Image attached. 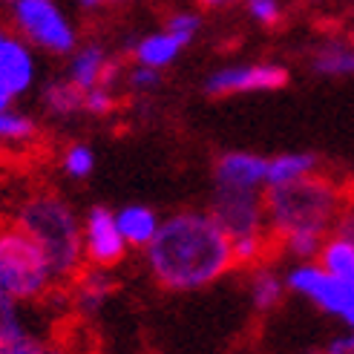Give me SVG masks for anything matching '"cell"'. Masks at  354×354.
<instances>
[{
	"label": "cell",
	"instance_id": "6da1fadb",
	"mask_svg": "<svg viewBox=\"0 0 354 354\" xmlns=\"http://www.w3.org/2000/svg\"><path fill=\"white\" fill-rule=\"evenodd\" d=\"M145 262L150 277L167 291H196L236 268L234 239L214 216L196 210H185L158 225L145 248Z\"/></svg>",
	"mask_w": 354,
	"mask_h": 354
},
{
	"label": "cell",
	"instance_id": "7a4b0ae2",
	"mask_svg": "<svg viewBox=\"0 0 354 354\" xmlns=\"http://www.w3.org/2000/svg\"><path fill=\"white\" fill-rule=\"evenodd\" d=\"M9 222H15L26 236L38 242V248L52 265V274L61 282V288L86 265L84 225L75 214V207L58 190L49 187L29 190L15 205Z\"/></svg>",
	"mask_w": 354,
	"mask_h": 354
},
{
	"label": "cell",
	"instance_id": "3957f363",
	"mask_svg": "<svg viewBox=\"0 0 354 354\" xmlns=\"http://www.w3.org/2000/svg\"><path fill=\"white\" fill-rule=\"evenodd\" d=\"M262 202H265V219H268V234L277 245L288 234L326 236V231L340 214L343 190L328 176L308 173L286 185H268Z\"/></svg>",
	"mask_w": 354,
	"mask_h": 354
},
{
	"label": "cell",
	"instance_id": "277c9868",
	"mask_svg": "<svg viewBox=\"0 0 354 354\" xmlns=\"http://www.w3.org/2000/svg\"><path fill=\"white\" fill-rule=\"evenodd\" d=\"M61 288L46 254L15 222H0V291L17 303H44Z\"/></svg>",
	"mask_w": 354,
	"mask_h": 354
},
{
	"label": "cell",
	"instance_id": "5b68a950",
	"mask_svg": "<svg viewBox=\"0 0 354 354\" xmlns=\"http://www.w3.org/2000/svg\"><path fill=\"white\" fill-rule=\"evenodd\" d=\"M9 24L32 49L49 55H73L78 49V32L55 0H15Z\"/></svg>",
	"mask_w": 354,
	"mask_h": 354
},
{
	"label": "cell",
	"instance_id": "8992f818",
	"mask_svg": "<svg viewBox=\"0 0 354 354\" xmlns=\"http://www.w3.org/2000/svg\"><path fill=\"white\" fill-rule=\"evenodd\" d=\"M210 216H214L222 231L231 239L259 236L268 231L265 219V202L257 187H222L216 185L214 202H210Z\"/></svg>",
	"mask_w": 354,
	"mask_h": 354
},
{
	"label": "cell",
	"instance_id": "52a82bcc",
	"mask_svg": "<svg viewBox=\"0 0 354 354\" xmlns=\"http://www.w3.org/2000/svg\"><path fill=\"white\" fill-rule=\"evenodd\" d=\"M84 225V259L86 265H98V268H115V265L127 257V242H124L115 214L104 205H93L81 219Z\"/></svg>",
	"mask_w": 354,
	"mask_h": 354
},
{
	"label": "cell",
	"instance_id": "ba28073f",
	"mask_svg": "<svg viewBox=\"0 0 354 354\" xmlns=\"http://www.w3.org/2000/svg\"><path fill=\"white\" fill-rule=\"evenodd\" d=\"M291 75L279 64H248V66H231L219 69L205 81V93L210 98H225L236 93H271L288 86Z\"/></svg>",
	"mask_w": 354,
	"mask_h": 354
},
{
	"label": "cell",
	"instance_id": "9c48e42d",
	"mask_svg": "<svg viewBox=\"0 0 354 354\" xmlns=\"http://www.w3.org/2000/svg\"><path fill=\"white\" fill-rule=\"evenodd\" d=\"M124 75V64L121 58L110 55L98 41L81 44L73 55H69V66H66V78L75 81L81 90H93V86H113L121 81Z\"/></svg>",
	"mask_w": 354,
	"mask_h": 354
},
{
	"label": "cell",
	"instance_id": "30bf717a",
	"mask_svg": "<svg viewBox=\"0 0 354 354\" xmlns=\"http://www.w3.org/2000/svg\"><path fill=\"white\" fill-rule=\"evenodd\" d=\"M286 286L297 294H303L308 299H314L317 306L328 314H337L343 311V306L348 303V294L354 282H343L337 277H331L328 271L317 268V265H299L286 277Z\"/></svg>",
	"mask_w": 354,
	"mask_h": 354
},
{
	"label": "cell",
	"instance_id": "8fae6325",
	"mask_svg": "<svg viewBox=\"0 0 354 354\" xmlns=\"http://www.w3.org/2000/svg\"><path fill=\"white\" fill-rule=\"evenodd\" d=\"M35 78H38V64L32 46L17 35H9L0 46V86L17 101L32 90Z\"/></svg>",
	"mask_w": 354,
	"mask_h": 354
},
{
	"label": "cell",
	"instance_id": "7c38bea8",
	"mask_svg": "<svg viewBox=\"0 0 354 354\" xmlns=\"http://www.w3.org/2000/svg\"><path fill=\"white\" fill-rule=\"evenodd\" d=\"M115 279L110 268H98V265H84V268L66 282V297L81 317H93L104 308V303L113 297Z\"/></svg>",
	"mask_w": 354,
	"mask_h": 354
},
{
	"label": "cell",
	"instance_id": "4fadbf2b",
	"mask_svg": "<svg viewBox=\"0 0 354 354\" xmlns=\"http://www.w3.org/2000/svg\"><path fill=\"white\" fill-rule=\"evenodd\" d=\"M268 158L254 153H222L216 158V185L222 187H257L265 182Z\"/></svg>",
	"mask_w": 354,
	"mask_h": 354
},
{
	"label": "cell",
	"instance_id": "5bb4252c",
	"mask_svg": "<svg viewBox=\"0 0 354 354\" xmlns=\"http://www.w3.org/2000/svg\"><path fill=\"white\" fill-rule=\"evenodd\" d=\"M193 38L187 35H176V32H156V35H147V38H138L130 49V55L136 64L141 66H153V69H162L167 64H173L179 58V52L190 44Z\"/></svg>",
	"mask_w": 354,
	"mask_h": 354
},
{
	"label": "cell",
	"instance_id": "9a60e30c",
	"mask_svg": "<svg viewBox=\"0 0 354 354\" xmlns=\"http://www.w3.org/2000/svg\"><path fill=\"white\" fill-rule=\"evenodd\" d=\"M84 93L75 81L52 78L41 90V107L49 118H75L84 113Z\"/></svg>",
	"mask_w": 354,
	"mask_h": 354
},
{
	"label": "cell",
	"instance_id": "2e32d148",
	"mask_svg": "<svg viewBox=\"0 0 354 354\" xmlns=\"http://www.w3.org/2000/svg\"><path fill=\"white\" fill-rule=\"evenodd\" d=\"M115 222H118V231L124 236V242L133 245V248H147L150 239L156 236L158 231V216L156 210L147 207V205H127L121 207L115 214Z\"/></svg>",
	"mask_w": 354,
	"mask_h": 354
},
{
	"label": "cell",
	"instance_id": "e0dca14e",
	"mask_svg": "<svg viewBox=\"0 0 354 354\" xmlns=\"http://www.w3.org/2000/svg\"><path fill=\"white\" fill-rule=\"evenodd\" d=\"M41 136V124L29 113L17 110L15 104L6 110H0V147H26L35 145Z\"/></svg>",
	"mask_w": 354,
	"mask_h": 354
},
{
	"label": "cell",
	"instance_id": "ac0fdd59",
	"mask_svg": "<svg viewBox=\"0 0 354 354\" xmlns=\"http://www.w3.org/2000/svg\"><path fill=\"white\" fill-rule=\"evenodd\" d=\"M314 165H317V156H314V153H286V156L268 158L265 182H268V185L294 182V179H299V176L314 173Z\"/></svg>",
	"mask_w": 354,
	"mask_h": 354
},
{
	"label": "cell",
	"instance_id": "d6986e66",
	"mask_svg": "<svg viewBox=\"0 0 354 354\" xmlns=\"http://www.w3.org/2000/svg\"><path fill=\"white\" fill-rule=\"evenodd\" d=\"M317 259H320V268L328 271L331 277H337L343 282H354V248L346 239L340 236L326 239Z\"/></svg>",
	"mask_w": 354,
	"mask_h": 354
},
{
	"label": "cell",
	"instance_id": "ffe728a7",
	"mask_svg": "<svg viewBox=\"0 0 354 354\" xmlns=\"http://www.w3.org/2000/svg\"><path fill=\"white\" fill-rule=\"evenodd\" d=\"M311 69L317 75H348L354 73V46L346 44H326L314 52Z\"/></svg>",
	"mask_w": 354,
	"mask_h": 354
},
{
	"label": "cell",
	"instance_id": "44dd1931",
	"mask_svg": "<svg viewBox=\"0 0 354 354\" xmlns=\"http://www.w3.org/2000/svg\"><path fill=\"white\" fill-rule=\"evenodd\" d=\"M0 354H69L66 346H61L58 340H46L38 337L32 331H17L12 337L0 340Z\"/></svg>",
	"mask_w": 354,
	"mask_h": 354
},
{
	"label": "cell",
	"instance_id": "7402d4cb",
	"mask_svg": "<svg viewBox=\"0 0 354 354\" xmlns=\"http://www.w3.org/2000/svg\"><path fill=\"white\" fill-rule=\"evenodd\" d=\"M282 291H286V282H282L274 271L268 268H259L254 277H251V299L259 311H271L279 306L282 299Z\"/></svg>",
	"mask_w": 354,
	"mask_h": 354
},
{
	"label": "cell",
	"instance_id": "603a6c76",
	"mask_svg": "<svg viewBox=\"0 0 354 354\" xmlns=\"http://www.w3.org/2000/svg\"><path fill=\"white\" fill-rule=\"evenodd\" d=\"M61 170L64 176L69 179H90L93 170H95V153L90 145H84V141H73V145H66L64 153H61Z\"/></svg>",
	"mask_w": 354,
	"mask_h": 354
},
{
	"label": "cell",
	"instance_id": "cb8c5ba5",
	"mask_svg": "<svg viewBox=\"0 0 354 354\" xmlns=\"http://www.w3.org/2000/svg\"><path fill=\"white\" fill-rule=\"evenodd\" d=\"M118 107V98L110 86H93V90L84 93V113L93 118H107L113 115Z\"/></svg>",
	"mask_w": 354,
	"mask_h": 354
},
{
	"label": "cell",
	"instance_id": "d4e9b609",
	"mask_svg": "<svg viewBox=\"0 0 354 354\" xmlns=\"http://www.w3.org/2000/svg\"><path fill=\"white\" fill-rule=\"evenodd\" d=\"M17 331H24L21 303H17L15 297H9L6 291H0V340L12 337Z\"/></svg>",
	"mask_w": 354,
	"mask_h": 354
},
{
	"label": "cell",
	"instance_id": "484cf974",
	"mask_svg": "<svg viewBox=\"0 0 354 354\" xmlns=\"http://www.w3.org/2000/svg\"><path fill=\"white\" fill-rule=\"evenodd\" d=\"M127 86L133 93H138V95H145V93H153L158 84H162V75H158V69H153V66H133L127 75Z\"/></svg>",
	"mask_w": 354,
	"mask_h": 354
},
{
	"label": "cell",
	"instance_id": "4316f807",
	"mask_svg": "<svg viewBox=\"0 0 354 354\" xmlns=\"http://www.w3.org/2000/svg\"><path fill=\"white\" fill-rule=\"evenodd\" d=\"M334 236L346 239L354 248V196L343 190V205H340V214L334 219Z\"/></svg>",
	"mask_w": 354,
	"mask_h": 354
},
{
	"label": "cell",
	"instance_id": "83f0119b",
	"mask_svg": "<svg viewBox=\"0 0 354 354\" xmlns=\"http://www.w3.org/2000/svg\"><path fill=\"white\" fill-rule=\"evenodd\" d=\"M248 12H251V17L259 21L262 26H277L282 17V6L277 0H248Z\"/></svg>",
	"mask_w": 354,
	"mask_h": 354
},
{
	"label": "cell",
	"instance_id": "f1b7e54d",
	"mask_svg": "<svg viewBox=\"0 0 354 354\" xmlns=\"http://www.w3.org/2000/svg\"><path fill=\"white\" fill-rule=\"evenodd\" d=\"M199 29V15H190V12H176L167 17V32H176V35H187L193 38Z\"/></svg>",
	"mask_w": 354,
	"mask_h": 354
},
{
	"label": "cell",
	"instance_id": "f546056e",
	"mask_svg": "<svg viewBox=\"0 0 354 354\" xmlns=\"http://www.w3.org/2000/svg\"><path fill=\"white\" fill-rule=\"evenodd\" d=\"M326 354H354V334H348V337H337Z\"/></svg>",
	"mask_w": 354,
	"mask_h": 354
},
{
	"label": "cell",
	"instance_id": "4dcf8cb0",
	"mask_svg": "<svg viewBox=\"0 0 354 354\" xmlns=\"http://www.w3.org/2000/svg\"><path fill=\"white\" fill-rule=\"evenodd\" d=\"M340 317H343V323H346V326H351V328H354V286H351V294H348V303L343 306Z\"/></svg>",
	"mask_w": 354,
	"mask_h": 354
},
{
	"label": "cell",
	"instance_id": "1f68e13d",
	"mask_svg": "<svg viewBox=\"0 0 354 354\" xmlns=\"http://www.w3.org/2000/svg\"><path fill=\"white\" fill-rule=\"evenodd\" d=\"M75 3L84 9V12H98L104 6H110V0H75Z\"/></svg>",
	"mask_w": 354,
	"mask_h": 354
},
{
	"label": "cell",
	"instance_id": "d6a6232c",
	"mask_svg": "<svg viewBox=\"0 0 354 354\" xmlns=\"http://www.w3.org/2000/svg\"><path fill=\"white\" fill-rule=\"evenodd\" d=\"M202 6H207V9H219V6H227L231 0H199Z\"/></svg>",
	"mask_w": 354,
	"mask_h": 354
},
{
	"label": "cell",
	"instance_id": "836d02e7",
	"mask_svg": "<svg viewBox=\"0 0 354 354\" xmlns=\"http://www.w3.org/2000/svg\"><path fill=\"white\" fill-rule=\"evenodd\" d=\"M9 38V32H6V26H0V46H3V41Z\"/></svg>",
	"mask_w": 354,
	"mask_h": 354
},
{
	"label": "cell",
	"instance_id": "e575fe53",
	"mask_svg": "<svg viewBox=\"0 0 354 354\" xmlns=\"http://www.w3.org/2000/svg\"><path fill=\"white\" fill-rule=\"evenodd\" d=\"M124 3H130V0H110V6H124Z\"/></svg>",
	"mask_w": 354,
	"mask_h": 354
},
{
	"label": "cell",
	"instance_id": "d590c367",
	"mask_svg": "<svg viewBox=\"0 0 354 354\" xmlns=\"http://www.w3.org/2000/svg\"><path fill=\"white\" fill-rule=\"evenodd\" d=\"M0 3H3V6H6V9H9V6H12V3H15V0H0Z\"/></svg>",
	"mask_w": 354,
	"mask_h": 354
}]
</instances>
